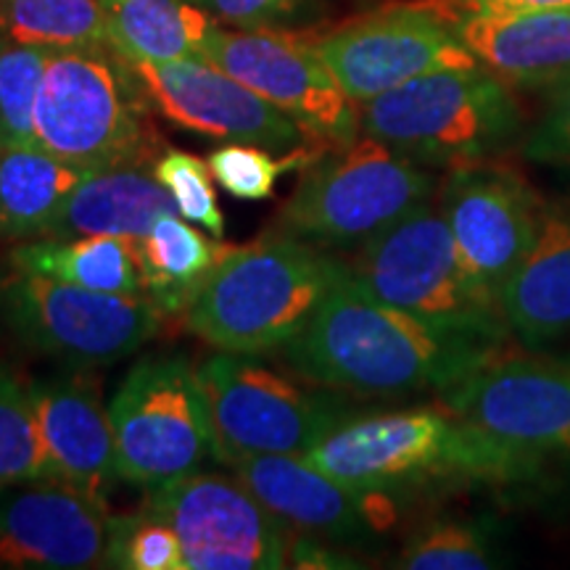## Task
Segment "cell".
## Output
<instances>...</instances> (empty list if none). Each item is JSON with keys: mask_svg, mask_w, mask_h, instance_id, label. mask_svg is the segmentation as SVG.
I'll return each instance as SVG.
<instances>
[{"mask_svg": "<svg viewBox=\"0 0 570 570\" xmlns=\"http://www.w3.org/2000/svg\"><path fill=\"white\" fill-rule=\"evenodd\" d=\"M312 46L356 106L428 71L481 67L431 0L389 6L346 21L312 38Z\"/></svg>", "mask_w": 570, "mask_h": 570, "instance_id": "12", "label": "cell"}, {"mask_svg": "<svg viewBox=\"0 0 570 570\" xmlns=\"http://www.w3.org/2000/svg\"><path fill=\"white\" fill-rule=\"evenodd\" d=\"M346 269L377 302L428 323L504 344L512 338L499 296L462 262L433 198L352 252Z\"/></svg>", "mask_w": 570, "mask_h": 570, "instance_id": "7", "label": "cell"}, {"mask_svg": "<svg viewBox=\"0 0 570 570\" xmlns=\"http://www.w3.org/2000/svg\"><path fill=\"white\" fill-rule=\"evenodd\" d=\"M325 151L331 148L309 142V146H298L294 151L275 156L252 142H225L209 156V169L219 188L238 202H267L283 175L309 167Z\"/></svg>", "mask_w": 570, "mask_h": 570, "instance_id": "30", "label": "cell"}, {"mask_svg": "<svg viewBox=\"0 0 570 570\" xmlns=\"http://www.w3.org/2000/svg\"><path fill=\"white\" fill-rule=\"evenodd\" d=\"M214 460L223 465L262 454H306L354 415L331 389H309L252 354L219 352L198 365Z\"/></svg>", "mask_w": 570, "mask_h": 570, "instance_id": "8", "label": "cell"}, {"mask_svg": "<svg viewBox=\"0 0 570 570\" xmlns=\"http://www.w3.org/2000/svg\"><path fill=\"white\" fill-rule=\"evenodd\" d=\"M436 194L462 262L499 296L531 252L547 202L515 167L497 159L452 167Z\"/></svg>", "mask_w": 570, "mask_h": 570, "instance_id": "15", "label": "cell"}, {"mask_svg": "<svg viewBox=\"0 0 570 570\" xmlns=\"http://www.w3.org/2000/svg\"><path fill=\"white\" fill-rule=\"evenodd\" d=\"M119 475L154 489L214 460L198 367L180 352L146 354L109 402Z\"/></svg>", "mask_w": 570, "mask_h": 570, "instance_id": "9", "label": "cell"}, {"mask_svg": "<svg viewBox=\"0 0 570 570\" xmlns=\"http://www.w3.org/2000/svg\"><path fill=\"white\" fill-rule=\"evenodd\" d=\"M130 61L111 46L51 51L35 106V146L77 167H154L167 151Z\"/></svg>", "mask_w": 570, "mask_h": 570, "instance_id": "3", "label": "cell"}, {"mask_svg": "<svg viewBox=\"0 0 570 570\" xmlns=\"http://www.w3.org/2000/svg\"><path fill=\"white\" fill-rule=\"evenodd\" d=\"M523 156L539 164L570 167V80L554 88L547 111L525 135Z\"/></svg>", "mask_w": 570, "mask_h": 570, "instance_id": "34", "label": "cell"}, {"mask_svg": "<svg viewBox=\"0 0 570 570\" xmlns=\"http://www.w3.org/2000/svg\"><path fill=\"white\" fill-rule=\"evenodd\" d=\"M362 132L423 167L497 159L520 138L510 85L483 67L439 69L360 106Z\"/></svg>", "mask_w": 570, "mask_h": 570, "instance_id": "5", "label": "cell"}, {"mask_svg": "<svg viewBox=\"0 0 570 570\" xmlns=\"http://www.w3.org/2000/svg\"><path fill=\"white\" fill-rule=\"evenodd\" d=\"M202 59L288 114L327 148H344L362 135L360 109L320 59L309 35L217 27L204 42Z\"/></svg>", "mask_w": 570, "mask_h": 570, "instance_id": "14", "label": "cell"}, {"mask_svg": "<svg viewBox=\"0 0 570 570\" xmlns=\"http://www.w3.org/2000/svg\"><path fill=\"white\" fill-rule=\"evenodd\" d=\"M306 460L348 487L394 497L441 475L504 487L533 479L529 468L462 425L449 410L352 415Z\"/></svg>", "mask_w": 570, "mask_h": 570, "instance_id": "4", "label": "cell"}, {"mask_svg": "<svg viewBox=\"0 0 570 570\" xmlns=\"http://www.w3.org/2000/svg\"><path fill=\"white\" fill-rule=\"evenodd\" d=\"M146 508L173 525L188 570L291 566L288 525L238 479L198 473L148 489Z\"/></svg>", "mask_w": 570, "mask_h": 570, "instance_id": "13", "label": "cell"}, {"mask_svg": "<svg viewBox=\"0 0 570 570\" xmlns=\"http://www.w3.org/2000/svg\"><path fill=\"white\" fill-rule=\"evenodd\" d=\"M11 267L104 294L146 296L138 244L119 235L32 238L13 248Z\"/></svg>", "mask_w": 570, "mask_h": 570, "instance_id": "24", "label": "cell"}, {"mask_svg": "<svg viewBox=\"0 0 570 570\" xmlns=\"http://www.w3.org/2000/svg\"><path fill=\"white\" fill-rule=\"evenodd\" d=\"M35 412L53 483L80 491L92 502H109L119 475L117 444L101 391L85 370L30 381Z\"/></svg>", "mask_w": 570, "mask_h": 570, "instance_id": "19", "label": "cell"}, {"mask_svg": "<svg viewBox=\"0 0 570 570\" xmlns=\"http://www.w3.org/2000/svg\"><path fill=\"white\" fill-rule=\"evenodd\" d=\"M225 24L240 30H259L294 13L298 0H194Z\"/></svg>", "mask_w": 570, "mask_h": 570, "instance_id": "35", "label": "cell"}, {"mask_svg": "<svg viewBox=\"0 0 570 570\" xmlns=\"http://www.w3.org/2000/svg\"><path fill=\"white\" fill-rule=\"evenodd\" d=\"M341 273L344 259L269 230L254 244L230 246L185 312V323L219 352H281L315 317Z\"/></svg>", "mask_w": 570, "mask_h": 570, "instance_id": "2", "label": "cell"}, {"mask_svg": "<svg viewBox=\"0 0 570 570\" xmlns=\"http://www.w3.org/2000/svg\"><path fill=\"white\" fill-rule=\"evenodd\" d=\"M233 473L294 537L327 547H362L396 523L399 508L386 491L354 489L296 454H262L233 462Z\"/></svg>", "mask_w": 570, "mask_h": 570, "instance_id": "17", "label": "cell"}, {"mask_svg": "<svg viewBox=\"0 0 570 570\" xmlns=\"http://www.w3.org/2000/svg\"><path fill=\"white\" fill-rule=\"evenodd\" d=\"M0 35L24 46H109L104 0H0Z\"/></svg>", "mask_w": 570, "mask_h": 570, "instance_id": "27", "label": "cell"}, {"mask_svg": "<svg viewBox=\"0 0 570 570\" xmlns=\"http://www.w3.org/2000/svg\"><path fill=\"white\" fill-rule=\"evenodd\" d=\"M104 568L188 570L175 529L148 508L132 512V515L109 518Z\"/></svg>", "mask_w": 570, "mask_h": 570, "instance_id": "32", "label": "cell"}, {"mask_svg": "<svg viewBox=\"0 0 570 570\" xmlns=\"http://www.w3.org/2000/svg\"><path fill=\"white\" fill-rule=\"evenodd\" d=\"M51 48L0 35V146H35V106Z\"/></svg>", "mask_w": 570, "mask_h": 570, "instance_id": "31", "label": "cell"}, {"mask_svg": "<svg viewBox=\"0 0 570 570\" xmlns=\"http://www.w3.org/2000/svg\"><path fill=\"white\" fill-rule=\"evenodd\" d=\"M138 244L142 288L164 317L188 312L230 246L209 240L180 214H164Z\"/></svg>", "mask_w": 570, "mask_h": 570, "instance_id": "25", "label": "cell"}, {"mask_svg": "<svg viewBox=\"0 0 570 570\" xmlns=\"http://www.w3.org/2000/svg\"><path fill=\"white\" fill-rule=\"evenodd\" d=\"M444 410L533 475L570 460V360L499 352L441 394Z\"/></svg>", "mask_w": 570, "mask_h": 570, "instance_id": "11", "label": "cell"}, {"mask_svg": "<svg viewBox=\"0 0 570 570\" xmlns=\"http://www.w3.org/2000/svg\"><path fill=\"white\" fill-rule=\"evenodd\" d=\"M53 481L30 381L0 362V491Z\"/></svg>", "mask_w": 570, "mask_h": 570, "instance_id": "28", "label": "cell"}, {"mask_svg": "<svg viewBox=\"0 0 570 570\" xmlns=\"http://www.w3.org/2000/svg\"><path fill=\"white\" fill-rule=\"evenodd\" d=\"M439 185L423 164L362 132L302 169L273 230L336 252H356L404 214L431 202Z\"/></svg>", "mask_w": 570, "mask_h": 570, "instance_id": "6", "label": "cell"}, {"mask_svg": "<svg viewBox=\"0 0 570 570\" xmlns=\"http://www.w3.org/2000/svg\"><path fill=\"white\" fill-rule=\"evenodd\" d=\"M151 169L156 180L175 198L177 212H180L183 219L212 233L214 238H223L225 214L219 212L217 194H214L209 161L198 159L190 151H180V148H167L154 161Z\"/></svg>", "mask_w": 570, "mask_h": 570, "instance_id": "33", "label": "cell"}, {"mask_svg": "<svg viewBox=\"0 0 570 570\" xmlns=\"http://www.w3.org/2000/svg\"><path fill=\"white\" fill-rule=\"evenodd\" d=\"M462 17L470 11H570V0H458Z\"/></svg>", "mask_w": 570, "mask_h": 570, "instance_id": "36", "label": "cell"}, {"mask_svg": "<svg viewBox=\"0 0 570 570\" xmlns=\"http://www.w3.org/2000/svg\"><path fill=\"white\" fill-rule=\"evenodd\" d=\"M510 336L523 348L570 338V209L547 204L531 252L499 291Z\"/></svg>", "mask_w": 570, "mask_h": 570, "instance_id": "21", "label": "cell"}, {"mask_svg": "<svg viewBox=\"0 0 570 570\" xmlns=\"http://www.w3.org/2000/svg\"><path fill=\"white\" fill-rule=\"evenodd\" d=\"M0 317L35 354L77 370L140 352L164 323L148 296L104 294L24 269L0 285Z\"/></svg>", "mask_w": 570, "mask_h": 570, "instance_id": "10", "label": "cell"}, {"mask_svg": "<svg viewBox=\"0 0 570 570\" xmlns=\"http://www.w3.org/2000/svg\"><path fill=\"white\" fill-rule=\"evenodd\" d=\"M92 169L38 146H0V235L32 240L48 235L77 185Z\"/></svg>", "mask_w": 570, "mask_h": 570, "instance_id": "23", "label": "cell"}, {"mask_svg": "<svg viewBox=\"0 0 570 570\" xmlns=\"http://www.w3.org/2000/svg\"><path fill=\"white\" fill-rule=\"evenodd\" d=\"M109 46L127 61L202 59L217 19L194 0H104Z\"/></svg>", "mask_w": 570, "mask_h": 570, "instance_id": "26", "label": "cell"}, {"mask_svg": "<svg viewBox=\"0 0 570 570\" xmlns=\"http://www.w3.org/2000/svg\"><path fill=\"white\" fill-rule=\"evenodd\" d=\"M164 214L180 212L169 190L154 177L151 167L98 169L77 185L48 235H119L140 240Z\"/></svg>", "mask_w": 570, "mask_h": 570, "instance_id": "22", "label": "cell"}, {"mask_svg": "<svg viewBox=\"0 0 570 570\" xmlns=\"http://www.w3.org/2000/svg\"><path fill=\"white\" fill-rule=\"evenodd\" d=\"M502 348L504 341L433 325L377 302L356 285L344 262L315 317L281 356L302 381L338 394L404 396L444 394Z\"/></svg>", "mask_w": 570, "mask_h": 570, "instance_id": "1", "label": "cell"}, {"mask_svg": "<svg viewBox=\"0 0 570 570\" xmlns=\"http://www.w3.org/2000/svg\"><path fill=\"white\" fill-rule=\"evenodd\" d=\"M475 61L510 88L570 80V11H470L454 24Z\"/></svg>", "mask_w": 570, "mask_h": 570, "instance_id": "20", "label": "cell"}, {"mask_svg": "<svg viewBox=\"0 0 570 570\" xmlns=\"http://www.w3.org/2000/svg\"><path fill=\"white\" fill-rule=\"evenodd\" d=\"M130 67L151 109L183 130L212 140L252 142L273 154L317 142L296 119L256 96L217 63L180 59L130 61Z\"/></svg>", "mask_w": 570, "mask_h": 570, "instance_id": "16", "label": "cell"}, {"mask_svg": "<svg viewBox=\"0 0 570 570\" xmlns=\"http://www.w3.org/2000/svg\"><path fill=\"white\" fill-rule=\"evenodd\" d=\"M394 566L404 570H491L504 566V552L489 523L444 518L412 533Z\"/></svg>", "mask_w": 570, "mask_h": 570, "instance_id": "29", "label": "cell"}, {"mask_svg": "<svg viewBox=\"0 0 570 570\" xmlns=\"http://www.w3.org/2000/svg\"><path fill=\"white\" fill-rule=\"evenodd\" d=\"M104 504L63 483L0 491V570L104 568Z\"/></svg>", "mask_w": 570, "mask_h": 570, "instance_id": "18", "label": "cell"}]
</instances>
